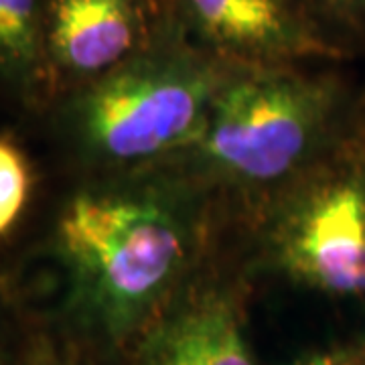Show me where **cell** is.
I'll return each mask as SVG.
<instances>
[{
    "mask_svg": "<svg viewBox=\"0 0 365 365\" xmlns=\"http://www.w3.org/2000/svg\"><path fill=\"white\" fill-rule=\"evenodd\" d=\"M13 341L14 339H11L6 333V307H4V300L0 297V357L13 345Z\"/></svg>",
    "mask_w": 365,
    "mask_h": 365,
    "instance_id": "obj_13",
    "label": "cell"
},
{
    "mask_svg": "<svg viewBox=\"0 0 365 365\" xmlns=\"http://www.w3.org/2000/svg\"><path fill=\"white\" fill-rule=\"evenodd\" d=\"M193 244L191 211L170 191L76 189L57 209L49 235L69 325L114 345L150 325L189 264Z\"/></svg>",
    "mask_w": 365,
    "mask_h": 365,
    "instance_id": "obj_1",
    "label": "cell"
},
{
    "mask_svg": "<svg viewBox=\"0 0 365 365\" xmlns=\"http://www.w3.org/2000/svg\"><path fill=\"white\" fill-rule=\"evenodd\" d=\"M136 365H256L234 302L201 292L177 302L146 327Z\"/></svg>",
    "mask_w": 365,
    "mask_h": 365,
    "instance_id": "obj_7",
    "label": "cell"
},
{
    "mask_svg": "<svg viewBox=\"0 0 365 365\" xmlns=\"http://www.w3.org/2000/svg\"><path fill=\"white\" fill-rule=\"evenodd\" d=\"M0 365H71L55 341L43 333L14 339L0 357Z\"/></svg>",
    "mask_w": 365,
    "mask_h": 365,
    "instance_id": "obj_11",
    "label": "cell"
},
{
    "mask_svg": "<svg viewBox=\"0 0 365 365\" xmlns=\"http://www.w3.org/2000/svg\"><path fill=\"white\" fill-rule=\"evenodd\" d=\"M288 272L331 294H365V187L337 179L290 209L278 232Z\"/></svg>",
    "mask_w": 365,
    "mask_h": 365,
    "instance_id": "obj_6",
    "label": "cell"
},
{
    "mask_svg": "<svg viewBox=\"0 0 365 365\" xmlns=\"http://www.w3.org/2000/svg\"><path fill=\"white\" fill-rule=\"evenodd\" d=\"M335 102L333 79L297 67L234 66L195 144L199 157L227 181H282L313 155Z\"/></svg>",
    "mask_w": 365,
    "mask_h": 365,
    "instance_id": "obj_3",
    "label": "cell"
},
{
    "mask_svg": "<svg viewBox=\"0 0 365 365\" xmlns=\"http://www.w3.org/2000/svg\"><path fill=\"white\" fill-rule=\"evenodd\" d=\"M304 2L313 13L314 21L331 41H333L331 35L333 31L349 33V35L365 33V0H304Z\"/></svg>",
    "mask_w": 365,
    "mask_h": 365,
    "instance_id": "obj_10",
    "label": "cell"
},
{
    "mask_svg": "<svg viewBox=\"0 0 365 365\" xmlns=\"http://www.w3.org/2000/svg\"><path fill=\"white\" fill-rule=\"evenodd\" d=\"M294 365H355L345 355L339 351H323V353H313V355H307L304 359H300Z\"/></svg>",
    "mask_w": 365,
    "mask_h": 365,
    "instance_id": "obj_12",
    "label": "cell"
},
{
    "mask_svg": "<svg viewBox=\"0 0 365 365\" xmlns=\"http://www.w3.org/2000/svg\"><path fill=\"white\" fill-rule=\"evenodd\" d=\"M235 63L197 49L169 25L144 51L51 102L59 130L86 160L130 167L195 146Z\"/></svg>",
    "mask_w": 365,
    "mask_h": 365,
    "instance_id": "obj_2",
    "label": "cell"
},
{
    "mask_svg": "<svg viewBox=\"0 0 365 365\" xmlns=\"http://www.w3.org/2000/svg\"><path fill=\"white\" fill-rule=\"evenodd\" d=\"M157 9L158 0H47L45 57L51 102L144 51L167 25Z\"/></svg>",
    "mask_w": 365,
    "mask_h": 365,
    "instance_id": "obj_5",
    "label": "cell"
},
{
    "mask_svg": "<svg viewBox=\"0 0 365 365\" xmlns=\"http://www.w3.org/2000/svg\"><path fill=\"white\" fill-rule=\"evenodd\" d=\"M45 11L47 0H0V100L19 108L51 104Z\"/></svg>",
    "mask_w": 365,
    "mask_h": 365,
    "instance_id": "obj_8",
    "label": "cell"
},
{
    "mask_svg": "<svg viewBox=\"0 0 365 365\" xmlns=\"http://www.w3.org/2000/svg\"><path fill=\"white\" fill-rule=\"evenodd\" d=\"M33 167L11 136L0 134V244L21 222L33 195Z\"/></svg>",
    "mask_w": 365,
    "mask_h": 365,
    "instance_id": "obj_9",
    "label": "cell"
},
{
    "mask_svg": "<svg viewBox=\"0 0 365 365\" xmlns=\"http://www.w3.org/2000/svg\"><path fill=\"white\" fill-rule=\"evenodd\" d=\"M158 4L182 39L227 63L294 67L343 57L304 0H158Z\"/></svg>",
    "mask_w": 365,
    "mask_h": 365,
    "instance_id": "obj_4",
    "label": "cell"
}]
</instances>
